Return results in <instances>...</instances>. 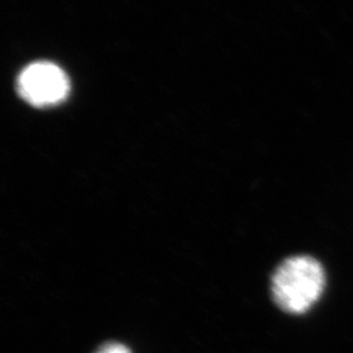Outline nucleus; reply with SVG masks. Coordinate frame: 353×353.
Here are the masks:
<instances>
[{
    "mask_svg": "<svg viewBox=\"0 0 353 353\" xmlns=\"http://www.w3.org/2000/svg\"><path fill=\"white\" fill-rule=\"evenodd\" d=\"M17 89L30 105L43 108L63 101L70 92V80L57 64L36 62L21 71Z\"/></svg>",
    "mask_w": 353,
    "mask_h": 353,
    "instance_id": "2",
    "label": "nucleus"
},
{
    "mask_svg": "<svg viewBox=\"0 0 353 353\" xmlns=\"http://www.w3.org/2000/svg\"><path fill=\"white\" fill-rule=\"evenodd\" d=\"M325 284V270L316 259L309 255L290 256L272 275V299L283 312L303 314L321 299Z\"/></svg>",
    "mask_w": 353,
    "mask_h": 353,
    "instance_id": "1",
    "label": "nucleus"
},
{
    "mask_svg": "<svg viewBox=\"0 0 353 353\" xmlns=\"http://www.w3.org/2000/svg\"><path fill=\"white\" fill-rule=\"evenodd\" d=\"M96 353H131L126 345L119 343H106L101 345Z\"/></svg>",
    "mask_w": 353,
    "mask_h": 353,
    "instance_id": "3",
    "label": "nucleus"
}]
</instances>
